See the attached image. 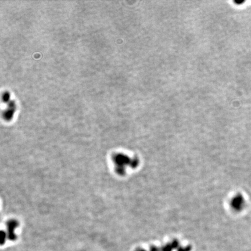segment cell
<instances>
[{"instance_id":"3","label":"cell","mask_w":251,"mask_h":251,"mask_svg":"<svg viewBox=\"0 0 251 251\" xmlns=\"http://www.w3.org/2000/svg\"><path fill=\"white\" fill-rule=\"evenodd\" d=\"M15 103H14L13 101L9 102L8 109L5 111V112L4 113V115L5 119H10L12 117V113L15 111Z\"/></svg>"},{"instance_id":"6","label":"cell","mask_w":251,"mask_h":251,"mask_svg":"<svg viewBox=\"0 0 251 251\" xmlns=\"http://www.w3.org/2000/svg\"><path fill=\"white\" fill-rule=\"evenodd\" d=\"M191 247L187 246L186 248H180L179 249L178 251H190L191 250Z\"/></svg>"},{"instance_id":"1","label":"cell","mask_w":251,"mask_h":251,"mask_svg":"<svg viewBox=\"0 0 251 251\" xmlns=\"http://www.w3.org/2000/svg\"><path fill=\"white\" fill-rule=\"evenodd\" d=\"M232 205L236 209V210H241L245 205V200L243 196L241 195L237 196L233 200Z\"/></svg>"},{"instance_id":"5","label":"cell","mask_w":251,"mask_h":251,"mask_svg":"<svg viewBox=\"0 0 251 251\" xmlns=\"http://www.w3.org/2000/svg\"><path fill=\"white\" fill-rule=\"evenodd\" d=\"M1 245H2L5 243V240H6V236L5 232H4V231L1 232Z\"/></svg>"},{"instance_id":"2","label":"cell","mask_w":251,"mask_h":251,"mask_svg":"<svg viewBox=\"0 0 251 251\" xmlns=\"http://www.w3.org/2000/svg\"><path fill=\"white\" fill-rule=\"evenodd\" d=\"M17 226V224L15 222H10L8 225V238L11 241H14L16 238L14 230Z\"/></svg>"},{"instance_id":"7","label":"cell","mask_w":251,"mask_h":251,"mask_svg":"<svg viewBox=\"0 0 251 251\" xmlns=\"http://www.w3.org/2000/svg\"><path fill=\"white\" fill-rule=\"evenodd\" d=\"M145 251V250H143V249H139V250H138V251Z\"/></svg>"},{"instance_id":"4","label":"cell","mask_w":251,"mask_h":251,"mask_svg":"<svg viewBox=\"0 0 251 251\" xmlns=\"http://www.w3.org/2000/svg\"><path fill=\"white\" fill-rule=\"evenodd\" d=\"M178 246V243L176 241H174L171 245H168L162 248V249L160 251H172L173 249H175Z\"/></svg>"}]
</instances>
